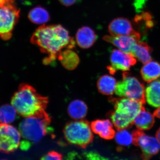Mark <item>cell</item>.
<instances>
[{
  "label": "cell",
  "mask_w": 160,
  "mask_h": 160,
  "mask_svg": "<svg viewBox=\"0 0 160 160\" xmlns=\"http://www.w3.org/2000/svg\"><path fill=\"white\" fill-rule=\"evenodd\" d=\"M30 42L38 46L42 53L47 54L43 60L46 65L55 61L64 48L72 49L75 46L74 39L61 25L40 26L33 32Z\"/></svg>",
  "instance_id": "1"
},
{
  "label": "cell",
  "mask_w": 160,
  "mask_h": 160,
  "mask_svg": "<svg viewBox=\"0 0 160 160\" xmlns=\"http://www.w3.org/2000/svg\"><path fill=\"white\" fill-rule=\"evenodd\" d=\"M48 102V98L41 95L32 86L26 83L20 85L11 99L12 105L24 118L45 112Z\"/></svg>",
  "instance_id": "2"
},
{
  "label": "cell",
  "mask_w": 160,
  "mask_h": 160,
  "mask_svg": "<svg viewBox=\"0 0 160 160\" xmlns=\"http://www.w3.org/2000/svg\"><path fill=\"white\" fill-rule=\"evenodd\" d=\"M51 118L46 112L33 116L25 118L19 125V131L23 140L20 148L27 150L36 144L48 133Z\"/></svg>",
  "instance_id": "3"
},
{
  "label": "cell",
  "mask_w": 160,
  "mask_h": 160,
  "mask_svg": "<svg viewBox=\"0 0 160 160\" xmlns=\"http://www.w3.org/2000/svg\"><path fill=\"white\" fill-rule=\"evenodd\" d=\"M111 100L114 103L115 111L111 112L110 118L118 130L126 129L132 126L135 118L144 108V103L139 101L126 98Z\"/></svg>",
  "instance_id": "4"
},
{
  "label": "cell",
  "mask_w": 160,
  "mask_h": 160,
  "mask_svg": "<svg viewBox=\"0 0 160 160\" xmlns=\"http://www.w3.org/2000/svg\"><path fill=\"white\" fill-rule=\"evenodd\" d=\"M65 139L69 144L85 149L92 142L93 135L89 123L79 120L68 122L64 129Z\"/></svg>",
  "instance_id": "5"
},
{
  "label": "cell",
  "mask_w": 160,
  "mask_h": 160,
  "mask_svg": "<svg viewBox=\"0 0 160 160\" xmlns=\"http://www.w3.org/2000/svg\"><path fill=\"white\" fill-rule=\"evenodd\" d=\"M115 93L120 97L139 101L145 104V90L143 84L136 78L124 73L122 81L117 84Z\"/></svg>",
  "instance_id": "6"
},
{
  "label": "cell",
  "mask_w": 160,
  "mask_h": 160,
  "mask_svg": "<svg viewBox=\"0 0 160 160\" xmlns=\"http://www.w3.org/2000/svg\"><path fill=\"white\" fill-rule=\"evenodd\" d=\"M20 10L15 2L0 8V38L10 39L12 32L20 17Z\"/></svg>",
  "instance_id": "7"
},
{
  "label": "cell",
  "mask_w": 160,
  "mask_h": 160,
  "mask_svg": "<svg viewBox=\"0 0 160 160\" xmlns=\"http://www.w3.org/2000/svg\"><path fill=\"white\" fill-rule=\"evenodd\" d=\"M21 134L13 126L0 124V151L10 153L18 149L21 144Z\"/></svg>",
  "instance_id": "8"
},
{
  "label": "cell",
  "mask_w": 160,
  "mask_h": 160,
  "mask_svg": "<svg viewBox=\"0 0 160 160\" xmlns=\"http://www.w3.org/2000/svg\"><path fill=\"white\" fill-rule=\"evenodd\" d=\"M132 134L133 143L141 148L143 160H149L158 152L160 142L157 138L145 134L140 129L133 132Z\"/></svg>",
  "instance_id": "9"
},
{
  "label": "cell",
  "mask_w": 160,
  "mask_h": 160,
  "mask_svg": "<svg viewBox=\"0 0 160 160\" xmlns=\"http://www.w3.org/2000/svg\"><path fill=\"white\" fill-rule=\"evenodd\" d=\"M136 59L130 53L124 52L120 49H113L110 55L111 65L108 69L111 74L118 70L128 71L136 63Z\"/></svg>",
  "instance_id": "10"
},
{
  "label": "cell",
  "mask_w": 160,
  "mask_h": 160,
  "mask_svg": "<svg viewBox=\"0 0 160 160\" xmlns=\"http://www.w3.org/2000/svg\"><path fill=\"white\" fill-rule=\"evenodd\" d=\"M140 39V34L138 32L130 35L118 36L106 35L103 38L104 40L116 46L120 50L130 53L133 46L139 41Z\"/></svg>",
  "instance_id": "11"
},
{
  "label": "cell",
  "mask_w": 160,
  "mask_h": 160,
  "mask_svg": "<svg viewBox=\"0 0 160 160\" xmlns=\"http://www.w3.org/2000/svg\"><path fill=\"white\" fill-rule=\"evenodd\" d=\"M108 29L110 35L112 36L130 35L138 32L133 29L130 21L122 18L112 20L109 24Z\"/></svg>",
  "instance_id": "12"
},
{
  "label": "cell",
  "mask_w": 160,
  "mask_h": 160,
  "mask_svg": "<svg viewBox=\"0 0 160 160\" xmlns=\"http://www.w3.org/2000/svg\"><path fill=\"white\" fill-rule=\"evenodd\" d=\"M90 126L92 132L103 139L110 140L114 137L115 132L110 120H96L92 122Z\"/></svg>",
  "instance_id": "13"
},
{
  "label": "cell",
  "mask_w": 160,
  "mask_h": 160,
  "mask_svg": "<svg viewBox=\"0 0 160 160\" xmlns=\"http://www.w3.org/2000/svg\"><path fill=\"white\" fill-rule=\"evenodd\" d=\"M97 39V36L93 29L88 26H83L76 35V40L78 46L84 49L92 47Z\"/></svg>",
  "instance_id": "14"
},
{
  "label": "cell",
  "mask_w": 160,
  "mask_h": 160,
  "mask_svg": "<svg viewBox=\"0 0 160 160\" xmlns=\"http://www.w3.org/2000/svg\"><path fill=\"white\" fill-rule=\"evenodd\" d=\"M145 98L150 106L160 107V79L149 83L145 90Z\"/></svg>",
  "instance_id": "15"
},
{
  "label": "cell",
  "mask_w": 160,
  "mask_h": 160,
  "mask_svg": "<svg viewBox=\"0 0 160 160\" xmlns=\"http://www.w3.org/2000/svg\"><path fill=\"white\" fill-rule=\"evenodd\" d=\"M64 68L69 70H73L77 67L80 60L76 52L71 49L62 50L58 58Z\"/></svg>",
  "instance_id": "16"
},
{
  "label": "cell",
  "mask_w": 160,
  "mask_h": 160,
  "mask_svg": "<svg viewBox=\"0 0 160 160\" xmlns=\"http://www.w3.org/2000/svg\"><path fill=\"white\" fill-rule=\"evenodd\" d=\"M152 49L146 42H140L136 43L131 52V54L141 62L145 64L151 61Z\"/></svg>",
  "instance_id": "17"
},
{
  "label": "cell",
  "mask_w": 160,
  "mask_h": 160,
  "mask_svg": "<svg viewBox=\"0 0 160 160\" xmlns=\"http://www.w3.org/2000/svg\"><path fill=\"white\" fill-rule=\"evenodd\" d=\"M116 80L112 76L104 75L99 78L97 82V87L101 93L106 95L113 94L116 88Z\"/></svg>",
  "instance_id": "18"
},
{
  "label": "cell",
  "mask_w": 160,
  "mask_h": 160,
  "mask_svg": "<svg viewBox=\"0 0 160 160\" xmlns=\"http://www.w3.org/2000/svg\"><path fill=\"white\" fill-rule=\"evenodd\" d=\"M143 80L147 82L157 79L160 77V65L157 62L150 61L146 63L141 69Z\"/></svg>",
  "instance_id": "19"
},
{
  "label": "cell",
  "mask_w": 160,
  "mask_h": 160,
  "mask_svg": "<svg viewBox=\"0 0 160 160\" xmlns=\"http://www.w3.org/2000/svg\"><path fill=\"white\" fill-rule=\"evenodd\" d=\"M87 112V105L82 100H74L68 106V114L70 117L75 120L82 119L86 116Z\"/></svg>",
  "instance_id": "20"
},
{
  "label": "cell",
  "mask_w": 160,
  "mask_h": 160,
  "mask_svg": "<svg viewBox=\"0 0 160 160\" xmlns=\"http://www.w3.org/2000/svg\"><path fill=\"white\" fill-rule=\"evenodd\" d=\"M154 123V115L143 108L134 120V124L141 130L150 129Z\"/></svg>",
  "instance_id": "21"
},
{
  "label": "cell",
  "mask_w": 160,
  "mask_h": 160,
  "mask_svg": "<svg viewBox=\"0 0 160 160\" xmlns=\"http://www.w3.org/2000/svg\"><path fill=\"white\" fill-rule=\"evenodd\" d=\"M28 18L32 23L37 25H42L49 22L50 17L49 12L46 9L38 6L29 11Z\"/></svg>",
  "instance_id": "22"
},
{
  "label": "cell",
  "mask_w": 160,
  "mask_h": 160,
  "mask_svg": "<svg viewBox=\"0 0 160 160\" xmlns=\"http://www.w3.org/2000/svg\"><path fill=\"white\" fill-rule=\"evenodd\" d=\"M17 112L12 106L5 104L0 107V122L9 124L14 122L17 116Z\"/></svg>",
  "instance_id": "23"
},
{
  "label": "cell",
  "mask_w": 160,
  "mask_h": 160,
  "mask_svg": "<svg viewBox=\"0 0 160 160\" xmlns=\"http://www.w3.org/2000/svg\"><path fill=\"white\" fill-rule=\"evenodd\" d=\"M114 137L116 142L120 146H129L133 142L132 133L126 129L118 130Z\"/></svg>",
  "instance_id": "24"
},
{
  "label": "cell",
  "mask_w": 160,
  "mask_h": 160,
  "mask_svg": "<svg viewBox=\"0 0 160 160\" xmlns=\"http://www.w3.org/2000/svg\"><path fill=\"white\" fill-rule=\"evenodd\" d=\"M41 160H63V156L58 152L51 151L43 156Z\"/></svg>",
  "instance_id": "25"
},
{
  "label": "cell",
  "mask_w": 160,
  "mask_h": 160,
  "mask_svg": "<svg viewBox=\"0 0 160 160\" xmlns=\"http://www.w3.org/2000/svg\"><path fill=\"white\" fill-rule=\"evenodd\" d=\"M64 6L68 7L72 6L76 2L77 0H58Z\"/></svg>",
  "instance_id": "26"
},
{
  "label": "cell",
  "mask_w": 160,
  "mask_h": 160,
  "mask_svg": "<svg viewBox=\"0 0 160 160\" xmlns=\"http://www.w3.org/2000/svg\"><path fill=\"white\" fill-rule=\"evenodd\" d=\"M16 0H0V8L5 7L10 3L15 2Z\"/></svg>",
  "instance_id": "27"
},
{
  "label": "cell",
  "mask_w": 160,
  "mask_h": 160,
  "mask_svg": "<svg viewBox=\"0 0 160 160\" xmlns=\"http://www.w3.org/2000/svg\"><path fill=\"white\" fill-rule=\"evenodd\" d=\"M156 138H157L158 139V140L160 142V128L158 130V131L157 132Z\"/></svg>",
  "instance_id": "28"
},
{
  "label": "cell",
  "mask_w": 160,
  "mask_h": 160,
  "mask_svg": "<svg viewBox=\"0 0 160 160\" xmlns=\"http://www.w3.org/2000/svg\"></svg>",
  "instance_id": "29"
}]
</instances>
